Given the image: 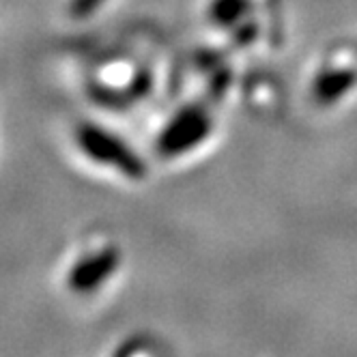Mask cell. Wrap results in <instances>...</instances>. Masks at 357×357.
Listing matches in <instances>:
<instances>
[{
  "mask_svg": "<svg viewBox=\"0 0 357 357\" xmlns=\"http://www.w3.org/2000/svg\"><path fill=\"white\" fill-rule=\"evenodd\" d=\"M213 132V116L211 112L200 106L192 104L178 110L160 132L158 136V155L172 160L178 155L194 151L200 146Z\"/></svg>",
  "mask_w": 357,
  "mask_h": 357,
  "instance_id": "7a4b0ae2",
  "label": "cell"
},
{
  "mask_svg": "<svg viewBox=\"0 0 357 357\" xmlns=\"http://www.w3.org/2000/svg\"><path fill=\"white\" fill-rule=\"evenodd\" d=\"M106 0H71L69 5V13L75 20H84L89 15H93V11H97Z\"/></svg>",
  "mask_w": 357,
  "mask_h": 357,
  "instance_id": "8992f818",
  "label": "cell"
},
{
  "mask_svg": "<svg viewBox=\"0 0 357 357\" xmlns=\"http://www.w3.org/2000/svg\"><path fill=\"white\" fill-rule=\"evenodd\" d=\"M248 11H250V0H213L209 17L215 26L231 29L237 26Z\"/></svg>",
  "mask_w": 357,
  "mask_h": 357,
  "instance_id": "5b68a950",
  "label": "cell"
},
{
  "mask_svg": "<svg viewBox=\"0 0 357 357\" xmlns=\"http://www.w3.org/2000/svg\"><path fill=\"white\" fill-rule=\"evenodd\" d=\"M75 144L82 155L97 166L112 168L127 178H142L146 174V166L138 153L101 125L82 123L75 127Z\"/></svg>",
  "mask_w": 357,
  "mask_h": 357,
  "instance_id": "6da1fadb",
  "label": "cell"
},
{
  "mask_svg": "<svg viewBox=\"0 0 357 357\" xmlns=\"http://www.w3.org/2000/svg\"><path fill=\"white\" fill-rule=\"evenodd\" d=\"M357 84L355 69H327L312 84V99L319 106H331L340 101Z\"/></svg>",
  "mask_w": 357,
  "mask_h": 357,
  "instance_id": "277c9868",
  "label": "cell"
},
{
  "mask_svg": "<svg viewBox=\"0 0 357 357\" xmlns=\"http://www.w3.org/2000/svg\"><path fill=\"white\" fill-rule=\"evenodd\" d=\"M121 265V250L106 245L99 250L84 252L67 273V287L75 295H91L99 291L116 273Z\"/></svg>",
  "mask_w": 357,
  "mask_h": 357,
  "instance_id": "3957f363",
  "label": "cell"
}]
</instances>
